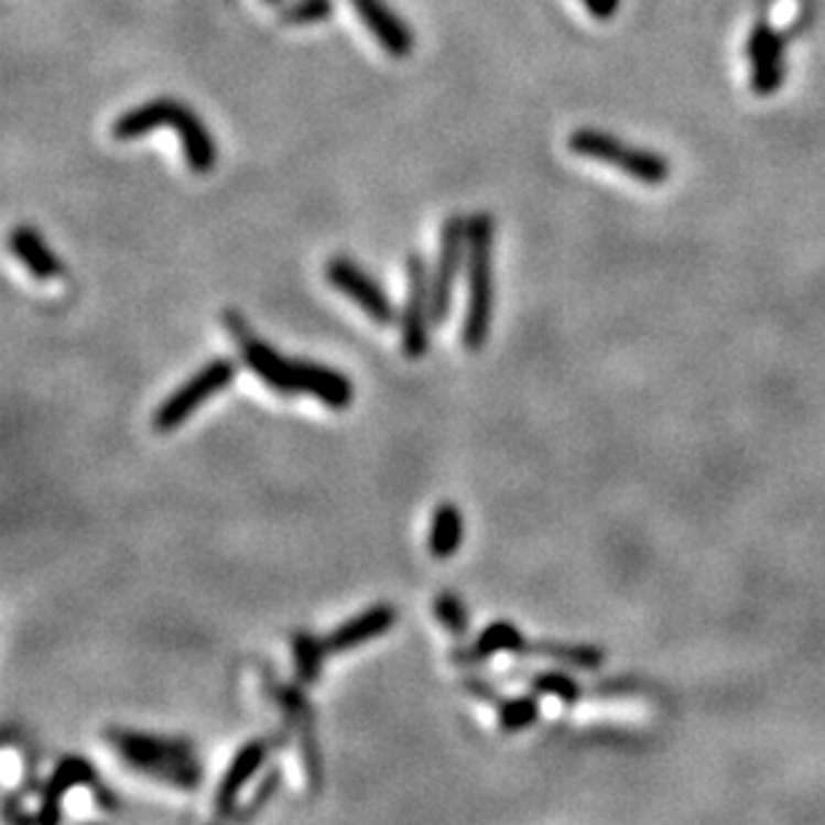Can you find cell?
<instances>
[{
    "label": "cell",
    "instance_id": "1",
    "mask_svg": "<svg viewBox=\"0 0 825 825\" xmlns=\"http://www.w3.org/2000/svg\"><path fill=\"white\" fill-rule=\"evenodd\" d=\"M105 742L129 770L148 774L163 785L180 791H198L204 783L198 751L187 738H166V735L110 727L105 729Z\"/></svg>",
    "mask_w": 825,
    "mask_h": 825
},
{
    "label": "cell",
    "instance_id": "3",
    "mask_svg": "<svg viewBox=\"0 0 825 825\" xmlns=\"http://www.w3.org/2000/svg\"><path fill=\"white\" fill-rule=\"evenodd\" d=\"M566 148H569V153L579 155V159L601 161L607 166L620 169V172L644 182V185H663L667 176H671V161L665 155L647 148H633V144L622 142L620 137L601 129H590V126L572 131L569 140H566Z\"/></svg>",
    "mask_w": 825,
    "mask_h": 825
},
{
    "label": "cell",
    "instance_id": "13",
    "mask_svg": "<svg viewBox=\"0 0 825 825\" xmlns=\"http://www.w3.org/2000/svg\"><path fill=\"white\" fill-rule=\"evenodd\" d=\"M395 622H399V609H395L393 604H374V607L363 609V612L345 620L343 626L334 628L324 639V644L329 654L350 652L356 650V647L369 644V641L386 636Z\"/></svg>",
    "mask_w": 825,
    "mask_h": 825
},
{
    "label": "cell",
    "instance_id": "4",
    "mask_svg": "<svg viewBox=\"0 0 825 825\" xmlns=\"http://www.w3.org/2000/svg\"><path fill=\"white\" fill-rule=\"evenodd\" d=\"M238 363L232 358H211L209 363H204L195 374L187 377L174 393H169L161 401V406L153 414V427L159 433H172L176 427L185 425L187 420L198 412L206 401H211L214 395L222 393L225 388L236 380Z\"/></svg>",
    "mask_w": 825,
    "mask_h": 825
},
{
    "label": "cell",
    "instance_id": "28",
    "mask_svg": "<svg viewBox=\"0 0 825 825\" xmlns=\"http://www.w3.org/2000/svg\"><path fill=\"white\" fill-rule=\"evenodd\" d=\"M94 796H97V804H99V807H102V810H110V812H118V810H121V802H118V796H116V793H112L110 789H99V783L97 785H94Z\"/></svg>",
    "mask_w": 825,
    "mask_h": 825
},
{
    "label": "cell",
    "instance_id": "7",
    "mask_svg": "<svg viewBox=\"0 0 825 825\" xmlns=\"http://www.w3.org/2000/svg\"><path fill=\"white\" fill-rule=\"evenodd\" d=\"M406 300L404 311L399 313L401 324V350L406 358L417 361L431 350V326L433 324V297H431V268L420 254H409L406 262Z\"/></svg>",
    "mask_w": 825,
    "mask_h": 825
},
{
    "label": "cell",
    "instance_id": "25",
    "mask_svg": "<svg viewBox=\"0 0 825 825\" xmlns=\"http://www.w3.org/2000/svg\"><path fill=\"white\" fill-rule=\"evenodd\" d=\"M281 780H283L281 767H270V770H264L260 783H257L254 793L249 796V802L243 804V810H236V815H232V817H241V821H247V817L257 815V812H260L264 804H268L270 799H273L275 793L281 791Z\"/></svg>",
    "mask_w": 825,
    "mask_h": 825
},
{
    "label": "cell",
    "instance_id": "16",
    "mask_svg": "<svg viewBox=\"0 0 825 825\" xmlns=\"http://www.w3.org/2000/svg\"><path fill=\"white\" fill-rule=\"evenodd\" d=\"M300 393L313 395L318 404L329 406L334 412H345L352 404L356 390L343 371L311 361V358H300Z\"/></svg>",
    "mask_w": 825,
    "mask_h": 825
},
{
    "label": "cell",
    "instance_id": "9",
    "mask_svg": "<svg viewBox=\"0 0 825 825\" xmlns=\"http://www.w3.org/2000/svg\"><path fill=\"white\" fill-rule=\"evenodd\" d=\"M166 129H174L176 137H180L182 159H185L187 172L198 176L214 172V166H217L219 161L217 142H214L211 131L206 129V123L200 121V116L193 107H187L185 102L172 97Z\"/></svg>",
    "mask_w": 825,
    "mask_h": 825
},
{
    "label": "cell",
    "instance_id": "27",
    "mask_svg": "<svg viewBox=\"0 0 825 825\" xmlns=\"http://www.w3.org/2000/svg\"><path fill=\"white\" fill-rule=\"evenodd\" d=\"M622 0H583V6L588 9V14L598 19V22H609L620 9Z\"/></svg>",
    "mask_w": 825,
    "mask_h": 825
},
{
    "label": "cell",
    "instance_id": "14",
    "mask_svg": "<svg viewBox=\"0 0 825 825\" xmlns=\"http://www.w3.org/2000/svg\"><path fill=\"white\" fill-rule=\"evenodd\" d=\"M99 774L94 770V764L84 756H65V759L56 761L54 772L48 774V780L43 783L41 791V821L54 823L62 817L59 802L65 799L67 791L78 789V785H97Z\"/></svg>",
    "mask_w": 825,
    "mask_h": 825
},
{
    "label": "cell",
    "instance_id": "15",
    "mask_svg": "<svg viewBox=\"0 0 825 825\" xmlns=\"http://www.w3.org/2000/svg\"><path fill=\"white\" fill-rule=\"evenodd\" d=\"M527 650V639L521 633V628L510 620H495L484 628L481 633L476 636L470 644L455 647L452 650V663L474 667L492 660L495 654L500 652H510V654H524Z\"/></svg>",
    "mask_w": 825,
    "mask_h": 825
},
{
    "label": "cell",
    "instance_id": "26",
    "mask_svg": "<svg viewBox=\"0 0 825 825\" xmlns=\"http://www.w3.org/2000/svg\"><path fill=\"white\" fill-rule=\"evenodd\" d=\"M463 686L470 697H476V701H481V703L495 705V708L500 705L502 697H506V695H500V690H497V686L489 682V679H481V676H465Z\"/></svg>",
    "mask_w": 825,
    "mask_h": 825
},
{
    "label": "cell",
    "instance_id": "19",
    "mask_svg": "<svg viewBox=\"0 0 825 825\" xmlns=\"http://www.w3.org/2000/svg\"><path fill=\"white\" fill-rule=\"evenodd\" d=\"M521 658H543L553 660V663H562L569 667H579V671H598L607 663V652L601 647L594 644H564V641H527V650Z\"/></svg>",
    "mask_w": 825,
    "mask_h": 825
},
{
    "label": "cell",
    "instance_id": "18",
    "mask_svg": "<svg viewBox=\"0 0 825 825\" xmlns=\"http://www.w3.org/2000/svg\"><path fill=\"white\" fill-rule=\"evenodd\" d=\"M465 519L455 502H441L431 515V532H427V551L436 562H449L457 556L463 545Z\"/></svg>",
    "mask_w": 825,
    "mask_h": 825
},
{
    "label": "cell",
    "instance_id": "23",
    "mask_svg": "<svg viewBox=\"0 0 825 825\" xmlns=\"http://www.w3.org/2000/svg\"><path fill=\"white\" fill-rule=\"evenodd\" d=\"M433 615H436L441 628H444L449 636L463 639V636L468 633V628H470L468 609H465L463 598H459L457 594H452V590H444V594L436 596V601H433Z\"/></svg>",
    "mask_w": 825,
    "mask_h": 825
},
{
    "label": "cell",
    "instance_id": "5",
    "mask_svg": "<svg viewBox=\"0 0 825 825\" xmlns=\"http://www.w3.org/2000/svg\"><path fill=\"white\" fill-rule=\"evenodd\" d=\"M225 326H228L232 343L241 350L243 363L249 371L279 395H300V358L292 361L283 352H279L270 343L257 337L249 329V324L238 311H225Z\"/></svg>",
    "mask_w": 825,
    "mask_h": 825
},
{
    "label": "cell",
    "instance_id": "8",
    "mask_svg": "<svg viewBox=\"0 0 825 825\" xmlns=\"http://www.w3.org/2000/svg\"><path fill=\"white\" fill-rule=\"evenodd\" d=\"M324 275L329 286L337 289L343 297H348L371 324L393 326L399 321V311H395L390 294L380 286V281L369 275L361 264L352 262L350 257H332L326 262Z\"/></svg>",
    "mask_w": 825,
    "mask_h": 825
},
{
    "label": "cell",
    "instance_id": "21",
    "mask_svg": "<svg viewBox=\"0 0 825 825\" xmlns=\"http://www.w3.org/2000/svg\"><path fill=\"white\" fill-rule=\"evenodd\" d=\"M506 679H519V682H524L532 686L538 695H547V697H556V701H562L564 705H575L583 701V684L577 682L575 676H569V673L564 671H521V673H506Z\"/></svg>",
    "mask_w": 825,
    "mask_h": 825
},
{
    "label": "cell",
    "instance_id": "2",
    "mask_svg": "<svg viewBox=\"0 0 825 825\" xmlns=\"http://www.w3.org/2000/svg\"><path fill=\"white\" fill-rule=\"evenodd\" d=\"M465 316L459 339L476 352L487 345L495 318V217L487 211L468 217V257H465Z\"/></svg>",
    "mask_w": 825,
    "mask_h": 825
},
{
    "label": "cell",
    "instance_id": "11",
    "mask_svg": "<svg viewBox=\"0 0 825 825\" xmlns=\"http://www.w3.org/2000/svg\"><path fill=\"white\" fill-rule=\"evenodd\" d=\"M273 748V738H251L238 748L236 756L230 759L228 770L222 772L217 791H214V810H217V815L228 817L238 810V796L247 789L249 780L254 778L257 772H262V767L268 764Z\"/></svg>",
    "mask_w": 825,
    "mask_h": 825
},
{
    "label": "cell",
    "instance_id": "24",
    "mask_svg": "<svg viewBox=\"0 0 825 825\" xmlns=\"http://www.w3.org/2000/svg\"><path fill=\"white\" fill-rule=\"evenodd\" d=\"M334 14V0H297L292 6H283L279 11V22L286 28H305V24L329 22Z\"/></svg>",
    "mask_w": 825,
    "mask_h": 825
},
{
    "label": "cell",
    "instance_id": "29",
    "mask_svg": "<svg viewBox=\"0 0 825 825\" xmlns=\"http://www.w3.org/2000/svg\"><path fill=\"white\" fill-rule=\"evenodd\" d=\"M262 3H268V6H281L283 0H262Z\"/></svg>",
    "mask_w": 825,
    "mask_h": 825
},
{
    "label": "cell",
    "instance_id": "10",
    "mask_svg": "<svg viewBox=\"0 0 825 825\" xmlns=\"http://www.w3.org/2000/svg\"><path fill=\"white\" fill-rule=\"evenodd\" d=\"M746 52L751 59V88L759 97H770L785 80V37L767 19H759Z\"/></svg>",
    "mask_w": 825,
    "mask_h": 825
},
{
    "label": "cell",
    "instance_id": "12",
    "mask_svg": "<svg viewBox=\"0 0 825 825\" xmlns=\"http://www.w3.org/2000/svg\"><path fill=\"white\" fill-rule=\"evenodd\" d=\"M356 17L367 24L371 37L382 52L393 59H406L414 52V33L412 28L395 14L388 0H350Z\"/></svg>",
    "mask_w": 825,
    "mask_h": 825
},
{
    "label": "cell",
    "instance_id": "22",
    "mask_svg": "<svg viewBox=\"0 0 825 825\" xmlns=\"http://www.w3.org/2000/svg\"><path fill=\"white\" fill-rule=\"evenodd\" d=\"M497 719H500L502 732H524L540 719V695L532 690L527 695L502 697L500 705H497Z\"/></svg>",
    "mask_w": 825,
    "mask_h": 825
},
{
    "label": "cell",
    "instance_id": "6",
    "mask_svg": "<svg viewBox=\"0 0 825 825\" xmlns=\"http://www.w3.org/2000/svg\"><path fill=\"white\" fill-rule=\"evenodd\" d=\"M465 257H468V217L449 214L441 225L438 254L431 270L433 324L436 326L446 324L452 305H455V289L459 273L465 270Z\"/></svg>",
    "mask_w": 825,
    "mask_h": 825
},
{
    "label": "cell",
    "instance_id": "20",
    "mask_svg": "<svg viewBox=\"0 0 825 825\" xmlns=\"http://www.w3.org/2000/svg\"><path fill=\"white\" fill-rule=\"evenodd\" d=\"M329 650H326L324 641L311 631H297L292 636V665H294V679L302 686H313L321 682V673H324V660Z\"/></svg>",
    "mask_w": 825,
    "mask_h": 825
},
{
    "label": "cell",
    "instance_id": "17",
    "mask_svg": "<svg viewBox=\"0 0 825 825\" xmlns=\"http://www.w3.org/2000/svg\"><path fill=\"white\" fill-rule=\"evenodd\" d=\"M9 249L35 281H54L65 275V264L33 225H17L9 236Z\"/></svg>",
    "mask_w": 825,
    "mask_h": 825
}]
</instances>
